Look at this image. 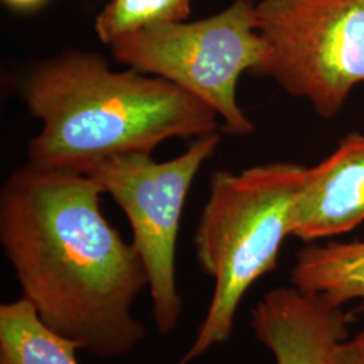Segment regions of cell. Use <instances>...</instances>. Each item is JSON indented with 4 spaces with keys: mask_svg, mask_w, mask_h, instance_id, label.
Returning a JSON list of instances; mask_svg holds the SVG:
<instances>
[{
    "mask_svg": "<svg viewBox=\"0 0 364 364\" xmlns=\"http://www.w3.org/2000/svg\"><path fill=\"white\" fill-rule=\"evenodd\" d=\"M105 189L77 170L19 168L0 191V245L42 324L102 359L138 348L149 289L138 251L105 219Z\"/></svg>",
    "mask_w": 364,
    "mask_h": 364,
    "instance_id": "cell-1",
    "label": "cell"
},
{
    "mask_svg": "<svg viewBox=\"0 0 364 364\" xmlns=\"http://www.w3.org/2000/svg\"><path fill=\"white\" fill-rule=\"evenodd\" d=\"M28 112L42 129L28 162L78 170L105 156L146 153L171 138L218 132V114L165 78L112 70L105 57L69 50L41 61L22 82Z\"/></svg>",
    "mask_w": 364,
    "mask_h": 364,
    "instance_id": "cell-2",
    "label": "cell"
},
{
    "mask_svg": "<svg viewBox=\"0 0 364 364\" xmlns=\"http://www.w3.org/2000/svg\"><path fill=\"white\" fill-rule=\"evenodd\" d=\"M306 173L287 162L213 173L193 237L198 266L215 282L213 294L192 346L176 364H192L231 338L242 299L278 266Z\"/></svg>",
    "mask_w": 364,
    "mask_h": 364,
    "instance_id": "cell-3",
    "label": "cell"
},
{
    "mask_svg": "<svg viewBox=\"0 0 364 364\" xmlns=\"http://www.w3.org/2000/svg\"><path fill=\"white\" fill-rule=\"evenodd\" d=\"M109 48L119 63L165 78L205 103L228 132L248 135L254 131L236 99L240 75H255L266 57L252 1L235 0L220 13L193 22L146 27L120 37Z\"/></svg>",
    "mask_w": 364,
    "mask_h": 364,
    "instance_id": "cell-4",
    "label": "cell"
},
{
    "mask_svg": "<svg viewBox=\"0 0 364 364\" xmlns=\"http://www.w3.org/2000/svg\"><path fill=\"white\" fill-rule=\"evenodd\" d=\"M220 144V134L196 138L178 156L156 162L151 154L126 153L82 165L77 171L99 182L130 223L132 246L149 277L156 331L171 335L181 321L176 247L182 210L204 162Z\"/></svg>",
    "mask_w": 364,
    "mask_h": 364,
    "instance_id": "cell-5",
    "label": "cell"
},
{
    "mask_svg": "<svg viewBox=\"0 0 364 364\" xmlns=\"http://www.w3.org/2000/svg\"><path fill=\"white\" fill-rule=\"evenodd\" d=\"M257 15L266 57L255 75L336 117L364 82V0H262Z\"/></svg>",
    "mask_w": 364,
    "mask_h": 364,
    "instance_id": "cell-6",
    "label": "cell"
},
{
    "mask_svg": "<svg viewBox=\"0 0 364 364\" xmlns=\"http://www.w3.org/2000/svg\"><path fill=\"white\" fill-rule=\"evenodd\" d=\"M255 338L275 364H336L350 314L320 293L274 287L251 309Z\"/></svg>",
    "mask_w": 364,
    "mask_h": 364,
    "instance_id": "cell-7",
    "label": "cell"
},
{
    "mask_svg": "<svg viewBox=\"0 0 364 364\" xmlns=\"http://www.w3.org/2000/svg\"><path fill=\"white\" fill-rule=\"evenodd\" d=\"M364 221V135L352 132L308 169L296 200L291 236L314 242L347 234Z\"/></svg>",
    "mask_w": 364,
    "mask_h": 364,
    "instance_id": "cell-8",
    "label": "cell"
},
{
    "mask_svg": "<svg viewBox=\"0 0 364 364\" xmlns=\"http://www.w3.org/2000/svg\"><path fill=\"white\" fill-rule=\"evenodd\" d=\"M290 282L302 291L326 296L338 306L351 301L364 302V240L301 248Z\"/></svg>",
    "mask_w": 364,
    "mask_h": 364,
    "instance_id": "cell-9",
    "label": "cell"
},
{
    "mask_svg": "<svg viewBox=\"0 0 364 364\" xmlns=\"http://www.w3.org/2000/svg\"><path fill=\"white\" fill-rule=\"evenodd\" d=\"M76 351L42 324L26 299L0 305V364H78Z\"/></svg>",
    "mask_w": 364,
    "mask_h": 364,
    "instance_id": "cell-10",
    "label": "cell"
},
{
    "mask_svg": "<svg viewBox=\"0 0 364 364\" xmlns=\"http://www.w3.org/2000/svg\"><path fill=\"white\" fill-rule=\"evenodd\" d=\"M192 0H109L95 21V33L105 45L146 27L186 21Z\"/></svg>",
    "mask_w": 364,
    "mask_h": 364,
    "instance_id": "cell-11",
    "label": "cell"
},
{
    "mask_svg": "<svg viewBox=\"0 0 364 364\" xmlns=\"http://www.w3.org/2000/svg\"><path fill=\"white\" fill-rule=\"evenodd\" d=\"M336 364H364V329L338 346Z\"/></svg>",
    "mask_w": 364,
    "mask_h": 364,
    "instance_id": "cell-12",
    "label": "cell"
},
{
    "mask_svg": "<svg viewBox=\"0 0 364 364\" xmlns=\"http://www.w3.org/2000/svg\"><path fill=\"white\" fill-rule=\"evenodd\" d=\"M9 7L16 11H33L37 10L48 0H3Z\"/></svg>",
    "mask_w": 364,
    "mask_h": 364,
    "instance_id": "cell-13",
    "label": "cell"
},
{
    "mask_svg": "<svg viewBox=\"0 0 364 364\" xmlns=\"http://www.w3.org/2000/svg\"><path fill=\"white\" fill-rule=\"evenodd\" d=\"M250 1H251V0H250Z\"/></svg>",
    "mask_w": 364,
    "mask_h": 364,
    "instance_id": "cell-14",
    "label": "cell"
}]
</instances>
